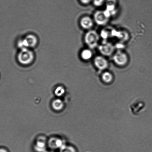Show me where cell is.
<instances>
[{
  "mask_svg": "<svg viewBox=\"0 0 152 152\" xmlns=\"http://www.w3.org/2000/svg\"><path fill=\"white\" fill-rule=\"evenodd\" d=\"M33 53L28 48L21 50L18 55V59L20 63L23 65H28L34 60Z\"/></svg>",
  "mask_w": 152,
  "mask_h": 152,
  "instance_id": "1",
  "label": "cell"
},
{
  "mask_svg": "<svg viewBox=\"0 0 152 152\" xmlns=\"http://www.w3.org/2000/svg\"><path fill=\"white\" fill-rule=\"evenodd\" d=\"M38 43V39L36 37L33 35H29L23 39L19 40L18 45L21 50L29 48L35 47Z\"/></svg>",
  "mask_w": 152,
  "mask_h": 152,
  "instance_id": "2",
  "label": "cell"
},
{
  "mask_svg": "<svg viewBox=\"0 0 152 152\" xmlns=\"http://www.w3.org/2000/svg\"><path fill=\"white\" fill-rule=\"evenodd\" d=\"M99 36L94 31H88L85 37V41L88 47L91 49L95 48L97 45Z\"/></svg>",
  "mask_w": 152,
  "mask_h": 152,
  "instance_id": "3",
  "label": "cell"
},
{
  "mask_svg": "<svg viewBox=\"0 0 152 152\" xmlns=\"http://www.w3.org/2000/svg\"><path fill=\"white\" fill-rule=\"evenodd\" d=\"M113 60L116 64L119 66H123L127 64L128 59L126 53L118 51L113 56Z\"/></svg>",
  "mask_w": 152,
  "mask_h": 152,
  "instance_id": "4",
  "label": "cell"
},
{
  "mask_svg": "<svg viewBox=\"0 0 152 152\" xmlns=\"http://www.w3.org/2000/svg\"><path fill=\"white\" fill-rule=\"evenodd\" d=\"M109 19V18L106 15L104 11L96 12L94 15L95 20L98 25L106 24L108 21Z\"/></svg>",
  "mask_w": 152,
  "mask_h": 152,
  "instance_id": "5",
  "label": "cell"
},
{
  "mask_svg": "<svg viewBox=\"0 0 152 152\" xmlns=\"http://www.w3.org/2000/svg\"><path fill=\"white\" fill-rule=\"evenodd\" d=\"M94 63L98 69L103 70L108 67V63L107 60L102 56H98L95 58Z\"/></svg>",
  "mask_w": 152,
  "mask_h": 152,
  "instance_id": "6",
  "label": "cell"
},
{
  "mask_svg": "<svg viewBox=\"0 0 152 152\" xmlns=\"http://www.w3.org/2000/svg\"><path fill=\"white\" fill-rule=\"evenodd\" d=\"M114 47L112 45L109 43L104 44L99 46V50L102 54L105 56H110L114 50Z\"/></svg>",
  "mask_w": 152,
  "mask_h": 152,
  "instance_id": "7",
  "label": "cell"
},
{
  "mask_svg": "<svg viewBox=\"0 0 152 152\" xmlns=\"http://www.w3.org/2000/svg\"><path fill=\"white\" fill-rule=\"evenodd\" d=\"M80 24L83 28L87 29L92 28L93 25V22L90 17L86 16L81 19Z\"/></svg>",
  "mask_w": 152,
  "mask_h": 152,
  "instance_id": "8",
  "label": "cell"
},
{
  "mask_svg": "<svg viewBox=\"0 0 152 152\" xmlns=\"http://www.w3.org/2000/svg\"><path fill=\"white\" fill-rule=\"evenodd\" d=\"M102 79L104 83H110L113 81V75L110 72H106L102 74Z\"/></svg>",
  "mask_w": 152,
  "mask_h": 152,
  "instance_id": "9",
  "label": "cell"
},
{
  "mask_svg": "<svg viewBox=\"0 0 152 152\" xmlns=\"http://www.w3.org/2000/svg\"><path fill=\"white\" fill-rule=\"evenodd\" d=\"M92 53L91 50L86 49L82 52L81 56L83 60H88L91 58Z\"/></svg>",
  "mask_w": 152,
  "mask_h": 152,
  "instance_id": "10",
  "label": "cell"
},
{
  "mask_svg": "<svg viewBox=\"0 0 152 152\" xmlns=\"http://www.w3.org/2000/svg\"><path fill=\"white\" fill-rule=\"evenodd\" d=\"M60 152H77L75 149L71 146H63L61 148Z\"/></svg>",
  "mask_w": 152,
  "mask_h": 152,
  "instance_id": "11",
  "label": "cell"
},
{
  "mask_svg": "<svg viewBox=\"0 0 152 152\" xmlns=\"http://www.w3.org/2000/svg\"><path fill=\"white\" fill-rule=\"evenodd\" d=\"M94 5L96 7H99L104 4L105 0H93Z\"/></svg>",
  "mask_w": 152,
  "mask_h": 152,
  "instance_id": "12",
  "label": "cell"
},
{
  "mask_svg": "<svg viewBox=\"0 0 152 152\" xmlns=\"http://www.w3.org/2000/svg\"><path fill=\"white\" fill-rule=\"evenodd\" d=\"M93 0H80V1L84 4H88L90 3Z\"/></svg>",
  "mask_w": 152,
  "mask_h": 152,
  "instance_id": "13",
  "label": "cell"
},
{
  "mask_svg": "<svg viewBox=\"0 0 152 152\" xmlns=\"http://www.w3.org/2000/svg\"><path fill=\"white\" fill-rule=\"evenodd\" d=\"M56 101V102H56V104H60V103L61 102V101ZM58 105L60 106L61 107L62 106V105H58L57 106H56V108L59 109L58 106Z\"/></svg>",
  "mask_w": 152,
  "mask_h": 152,
  "instance_id": "14",
  "label": "cell"
},
{
  "mask_svg": "<svg viewBox=\"0 0 152 152\" xmlns=\"http://www.w3.org/2000/svg\"><path fill=\"white\" fill-rule=\"evenodd\" d=\"M0 152H8V151L5 149L4 148H1V151Z\"/></svg>",
  "mask_w": 152,
  "mask_h": 152,
  "instance_id": "15",
  "label": "cell"
},
{
  "mask_svg": "<svg viewBox=\"0 0 152 152\" xmlns=\"http://www.w3.org/2000/svg\"></svg>",
  "mask_w": 152,
  "mask_h": 152,
  "instance_id": "16",
  "label": "cell"
}]
</instances>
